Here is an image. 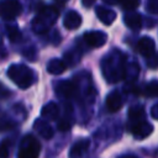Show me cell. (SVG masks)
Wrapping results in <instances>:
<instances>
[{
    "label": "cell",
    "mask_w": 158,
    "mask_h": 158,
    "mask_svg": "<svg viewBox=\"0 0 158 158\" xmlns=\"http://www.w3.org/2000/svg\"><path fill=\"white\" fill-rule=\"evenodd\" d=\"M101 72L106 81L114 84L126 77V57L120 49H112L101 60Z\"/></svg>",
    "instance_id": "6da1fadb"
},
{
    "label": "cell",
    "mask_w": 158,
    "mask_h": 158,
    "mask_svg": "<svg viewBox=\"0 0 158 158\" xmlns=\"http://www.w3.org/2000/svg\"><path fill=\"white\" fill-rule=\"evenodd\" d=\"M58 9L56 6H43L32 20V30L37 35H43L56 23L58 19Z\"/></svg>",
    "instance_id": "7a4b0ae2"
},
{
    "label": "cell",
    "mask_w": 158,
    "mask_h": 158,
    "mask_svg": "<svg viewBox=\"0 0 158 158\" xmlns=\"http://www.w3.org/2000/svg\"><path fill=\"white\" fill-rule=\"evenodd\" d=\"M7 77L21 89L30 88L36 80V74L33 69H31L26 64L10 65V68L7 69Z\"/></svg>",
    "instance_id": "3957f363"
},
{
    "label": "cell",
    "mask_w": 158,
    "mask_h": 158,
    "mask_svg": "<svg viewBox=\"0 0 158 158\" xmlns=\"http://www.w3.org/2000/svg\"><path fill=\"white\" fill-rule=\"evenodd\" d=\"M40 152L41 144L38 139L33 135H26L20 142L17 158H38Z\"/></svg>",
    "instance_id": "277c9868"
},
{
    "label": "cell",
    "mask_w": 158,
    "mask_h": 158,
    "mask_svg": "<svg viewBox=\"0 0 158 158\" xmlns=\"http://www.w3.org/2000/svg\"><path fill=\"white\" fill-rule=\"evenodd\" d=\"M22 11L19 0H0V17L6 21L16 19Z\"/></svg>",
    "instance_id": "5b68a950"
},
{
    "label": "cell",
    "mask_w": 158,
    "mask_h": 158,
    "mask_svg": "<svg viewBox=\"0 0 158 158\" xmlns=\"http://www.w3.org/2000/svg\"><path fill=\"white\" fill-rule=\"evenodd\" d=\"M54 91L59 98L72 100L78 98V84L72 80H60L54 85Z\"/></svg>",
    "instance_id": "8992f818"
},
{
    "label": "cell",
    "mask_w": 158,
    "mask_h": 158,
    "mask_svg": "<svg viewBox=\"0 0 158 158\" xmlns=\"http://www.w3.org/2000/svg\"><path fill=\"white\" fill-rule=\"evenodd\" d=\"M83 40H84V42L88 47L99 48V47H102L106 43L107 36L102 31H88V32L84 33Z\"/></svg>",
    "instance_id": "52a82bcc"
},
{
    "label": "cell",
    "mask_w": 158,
    "mask_h": 158,
    "mask_svg": "<svg viewBox=\"0 0 158 158\" xmlns=\"http://www.w3.org/2000/svg\"><path fill=\"white\" fill-rule=\"evenodd\" d=\"M130 130L136 139H144L153 132V126H152V123L147 122L146 120H142V121L131 123Z\"/></svg>",
    "instance_id": "ba28073f"
},
{
    "label": "cell",
    "mask_w": 158,
    "mask_h": 158,
    "mask_svg": "<svg viewBox=\"0 0 158 158\" xmlns=\"http://www.w3.org/2000/svg\"><path fill=\"white\" fill-rule=\"evenodd\" d=\"M58 130L59 131H68L73 123H74V112H73V107L70 105V102H65L64 104V112L62 114V116H58Z\"/></svg>",
    "instance_id": "9c48e42d"
},
{
    "label": "cell",
    "mask_w": 158,
    "mask_h": 158,
    "mask_svg": "<svg viewBox=\"0 0 158 158\" xmlns=\"http://www.w3.org/2000/svg\"><path fill=\"white\" fill-rule=\"evenodd\" d=\"M137 51L146 58H149L156 53V43L151 37H142L137 42Z\"/></svg>",
    "instance_id": "30bf717a"
},
{
    "label": "cell",
    "mask_w": 158,
    "mask_h": 158,
    "mask_svg": "<svg viewBox=\"0 0 158 158\" xmlns=\"http://www.w3.org/2000/svg\"><path fill=\"white\" fill-rule=\"evenodd\" d=\"M90 147V141L88 138L78 139L69 151V158H81Z\"/></svg>",
    "instance_id": "8fae6325"
},
{
    "label": "cell",
    "mask_w": 158,
    "mask_h": 158,
    "mask_svg": "<svg viewBox=\"0 0 158 158\" xmlns=\"http://www.w3.org/2000/svg\"><path fill=\"white\" fill-rule=\"evenodd\" d=\"M105 102H106V109L110 112H116L122 107V104H123L122 95L120 94V91L114 90L106 96V101Z\"/></svg>",
    "instance_id": "7c38bea8"
},
{
    "label": "cell",
    "mask_w": 158,
    "mask_h": 158,
    "mask_svg": "<svg viewBox=\"0 0 158 158\" xmlns=\"http://www.w3.org/2000/svg\"><path fill=\"white\" fill-rule=\"evenodd\" d=\"M63 25L67 30H77L81 25V16L75 10H69L63 17Z\"/></svg>",
    "instance_id": "4fadbf2b"
},
{
    "label": "cell",
    "mask_w": 158,
    "mask_h": 158,
    "mask_svg": "<svg viewBox=\"0 0 158 158\" xmlns=\"http://www.w3.org/2000/svg\"><path fill=\"white\" fill-rule=\"evenodd\" d=\"M95 14H96L98 19L106 26L111 25L116 20V12L109 7H105V6H96Z\"/></svg>",
    "instance_id": "5bb4252c"
},
{
    "label": "cell",
    "mask_w": 158,
    "mask_h": 158,
    "mask_svg": "<svg viewBox=\"0 0 158 158\" xmlns=\"http://www.w3.org/2000/svg\"><path fill=\"white\" fill-rule=\"evenodd\" d=\"M125 25L132 31H139L142 27V16L138 12H127L123 16Z\"/></svg>",
    "instance_id": "9a60e30c"
},
{
    "label": "cell",
    "mask_w": 158,
    "mask_h": 158,
    "mask_svg": "<svg viewBox=\"0 0 158 158\" xmlns=\"http://www.w3.org/2000/svg\"><path fill=\"white\" fill-rule=\"evenodd\" d=\"M59 112H60L59 111V106L56 102H53V101L46 104L42 107V110H41L42 117L46 118V120H48V121H56V120H58V116L60 115Z\"/></svg>",
    "instance_id": "2e32d148"
},
{
    "label": "cell",
    "mask_w": 158,
    "mask_h": 158,
    "mask_svg": "<svg viewBox=\"0 0 158 158\" xmlns=\"http://www.w3.org/2000/svg\"><path fill=\"white\" fill-rule=\"evenodd\" d=\"M33 130L44 139H51L53 137V130L51 125L43 120H36L33 123Z\"/></svg>",
    "instance_id": "e0dca14e"
},
{
    "label": "cell",
    "mask_w": 158,
    "mask_h": 158,
    "mask_svg": "<svg viewBox=\"0 0 158 158\" xmlns=\"http://www.w3.org/2000/svg\"><path fill=\"white\" fill-rule=\"evenodd\" d=\"M47 70H48V73H51L53 75H59V74H62V73H64L67 70V64L62 59L53 58V59H51L48 62Z\"/></svg>",
    "instance_id": "ac0fdd59"
},
{
    "label": "cell",
    "mask_w": 158,
    "mask_h": 158,
    "mask_svg": "<svg viewBox=\"0 0 158 158\" xmlns=\"http://www.w3.org/2000/svg\"><path fill=\"white\" fill-rule=\"evenodd\" d=\"M144 116H146L144 109L142 106H139V105L132 106L128 110V122H130V125L144 120Z\"/></svg>",
    "instance_id": "d6986e66"
},
{
    "label": "cell",
    "mask_w": 158,
    "mask_h": 158,
    "mask_svg": "<svg viewBox=\"0 0 158 158\" xmlns=\"http://www.w3.org/2000/svg\"><path fill=\"white\" fill-rule=\"evenodd\" d=\"M5 30H6L7 37H9V40L11 42H17V41L21 40V31L19 30L17 26H15V25H6Z\"/></svg>",
    "instance_id": "ffe728a7"
},
{
    "label": "cell",
    "mask_w": 158,
    "mask_h": 158,
    "mask_svg": "<svg viewBox=\"0 0 158 158\" xmlns=\"http://www.w3.org/2000/svg\"><path fill=\"white\" fill-rule=\"evenodd\" d=\"M143 94H144L146 96H148V98H154V96H157V94H158V83H157L156 79L151 80V81L143 88Z\"/></svg>",
    "instance_id": "44dd1931"
},
{
    "label": "cell",
    "mask_w": 158,
    "mask_h": 158,
    "mask_svg": "<svg viewBox=\"0 0 158 158\" xmlns=\"http://www.w3.org/2000/svg\"><path fill=\"white\" fill-rule=\"evenodd\" d=\"M118 2L121 4V6H122L123 10L132 11V10H135L136 7H138L141 0H120Z\"/></svg>",
    "instance_id": "7402d4cb"
},
{
    "label": "cell",
    "mask_w": 158,
    "mask_h": 158,
    "mask_svg": "<svg viewBox=\"0 0 158 158\" xmlns=\"http://www.w3.org/2000/svg\"><path fill=\"white\" fill-rule=\"evenodd\" d=\"M15 122L11 121L10 118H2L0 120V132H5V131H10L11 128L15 127Z\"/></svg>",
    "instance_id": "603a6c76"
},
{
    "label": "cell",
    "mask_w": 158,
    "mask_h": 158,
    "mask_svg": "<svg viewBox=\"0 0 158 158\" xmlns=\"http://www.w3.org/2000/svg\"><path fill=\"white\" fill-rule=\"evenodd\" d=\"M157 5H158V0H148L147 1V10L151 14H157Z\"/></svg>",
    "instance_id": "cb8c5ba5"
},
{
    "label": "cell",
    "mask_w": 158,
    "mask_h": 158,
    "mask_svg": "<svg viewBox=\"0 0 158 158\" xmlns=\"http://www.w3.org/2000/svg\"><path fill=\"white\" fill-rule=\"evenodd\" d=\"M9 148H7V143L1 142L0 143V158H9Z\"/></svg>",
    "instance_id": "d4e9b609"
},
{
    "label": "cell",
    "mask_w": 158,
    "mask_h": 158,
    "mask_svg": "<svg viewBox=\"0 0 158 158\" xmlns=\"http://www.w3.org/2000/svg\"><path fill=\"white\" fill-rule=\"evenodd\" d=\"M10 95H11V91L4 84L0 83V99H7Z\"/></svg>",
    "instance_id": "484cf974"
},
{
    "label": "cell",
    "mask_w": 158,
    "mask_h": 158,
    "mask_svg": "<svg viewBox=\"0 0 158 158\" xmlns=\"http://www.w3.org/2000/svg\"><path fill=\"white\" fill-rule=\"evenodd\" d=\"M148 65H149L152 69H156V68H157V54H156V53L148 58Z\"/></svg>",
    "instance_id": "4316f807"
},
{
    "label": "cell",
    "mask_w": 158,
    "mask_h": 158,
    "mask_svg": "<svg viewBox=\"0 0 158 158\" xmlns=\"http://www.w3.org/2000/svg\"><path fill=\"white\" fill-rule=\"evenodd\" d=\"M151 116H152L154 120L158 118V104H154V105L152 106V109H151Z\"/></svg>",
    "instance_id": "83f0119b"
},
{
    "label": "cell",
    "mask_w": 158,
    "mask_h": 158,
    "mask_svg": "<svg viewBox=\"0 0 158 158\" xmlns=\"http://www.w3.org/2000/svg\"><path fill=\"white\" fill-rule=\"evenodd\" d=\"M96 0H81V4L84 7H91L94 4H95Z\"/></svg>",
    "instance_id": "f1b7e54d"
},
{
    "label": "cell",
    "mask_w": 158,
    "mask_h": 158,
    "mask_svg": "<svg viewBox=\"0 0 158 158\" xmlns=\"http://www.w3.org/2000/svg\"><path fill=\"white\" fill-rule=\"evenodd\" d=\"M120 0H102V2H105L106 5H117Z\"/></svg>",
    "instance_id": "f546056e"
},
{
    "label": "cell",
    "mask_w": 158,
    "mask_h": 158,
    "mask_svg": "<svg viewBox=\"0 0 158 158\" xmlns=\"http://www.w3.org/2000/svg\"><path fill=\"white\" fill-rule=\"evenodd\" d=\"M121 158H138V157H136V156H132V154H127V156H122Z\"/></svg>",
    "instance_id": "4dcf8cb0"
},
{
    "label": "cell",
    "mask_w": 158,
    "mask_h": 158,
    "mask_svg": "<svg viewBox=\"0 0 158 158\" xmlns=\"http://www.w3.org/2000/svg\"><path fill=\"white\" fill-rule=\"evenodd\" d=\"M1 43H2V40H1V37H0V46H1Z\"/></svg>",
    "instance_id": "1f68e13d"
},
{
    "label": "cell",
    "mask_w": 158,
    "mask_h": 158,
    "mask_svg": "<svg viewBox=\"0 0 158 158\" xmlns=\"http://www.w3.org/2000/svg\"><path fill=\"white\" fill-rule=\"evenodd\" d=\"M62 1H64V0H62Z\"/></svg>",
    "instance_id": "d6a6232c"
}]
</instances>
